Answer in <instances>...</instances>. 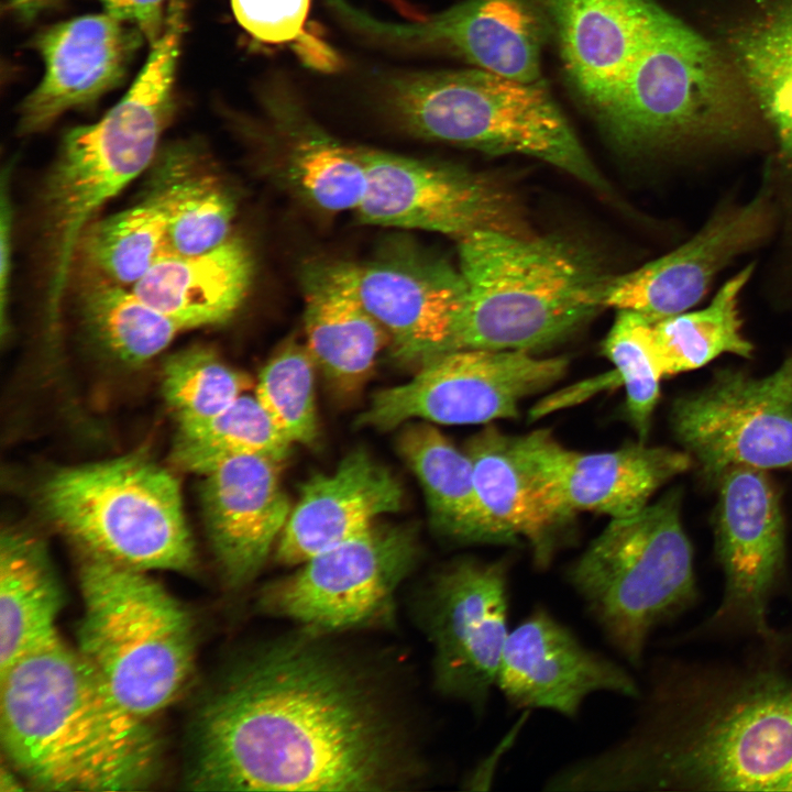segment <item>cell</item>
I'll use <instances>...</instances> for the list:
<instances>
[{
  "label": "cell",
  "instance_id": "obj_9",
  "mask_svg": "<svg viewBox=\"0 0 792 792\" xmlns=\"http://www.w3.org/2000/svg\"><path fill=\"white\" fill-rule=\"evenodd\" d=\"M40 502L81 554L141 571L196 568L178 481L141 453L59 468Z\"/></svg>",
  "mask_w": 792,
  "mask_h": 792
},
{
  "label": "cell",
  "instance_id": "obj_1",
  "mask_svg": "<svg viewBox=\"0 0 792 792\" xmlns=\"http://www.w3.org/2000/svg\"><path fill=\"white\" fill-rule=\"evenodd\" d=\"M330 637L298 627L230 666L194 716L187 789L397 792L428 781L387 681Z\"/></svg>",
  "mask_w": 792,
  "mask_h": 792
},
{
  "label": "cell",
  "instance_id": "obj_3",
  "mask_svg": "<svg viewBox=\"0 0 792 792\" xmlns=\"http://www.w3.org/2000/svg\"><path fill=\"white\" fill-rule=\"evenodd\" d=\"M147 719L124 707L98 670L62 639L0 672L2 755L38 790L148 788L164 748Z\"/></svg>",
  "mask_w": 792,
  "mask_h": 792
},
{
  "label": "cell",
  "instance_id": "obj_11",
  "mask_svg": "<svg viewBox=\"0 0 792 792\" xmlns=\"http://www.w3.org/2000/svg\"><path fill=\"white\" fill-rule=\"evenodd\" d=\"M419 559L413 529L373 525L265 584L256 607L321 635L389 629L396 625L398 588Z\"/></svg>",
  "mask_w": 792,
  "mask_h": 792
},
{
  "label": "cell",
  "instance_id": "obj_26",
  "mask_svg": "<svg viewBox=\"0 0 792 792\" xmlns=\"http://www.w3.org/2000/svg\"><path fill=\"white\" fill-rule=\"evenodd\" d=\"M479 497L513 546L526 541L537 569H547L565 546L573 520L544 484L518 436L493 425L464 448Z\"/></svg>",
  "mask_w": 792,
  "mask_h": 792
},
{
  "label": "cell",
  "instance_id": "obj_23",
  "mask_svg": "<svg viewBox=\"0 0 792 792\" xmlns=\"http://www.w3.org/2000/svg\"><path fill=\"white\" fill-rule=\"evenodd\" d=\"M280 463L264 455L238 457L202 475L206 530L229 590L252 583L288 520L292 509L279 483Z\"/></svg>",
  "mask_w": 792,
  "mask_h": 792
},
{
  "label": "cell",
  "instance_id": "obj_31",
  "mask_svg": "<svg viewBox=\"0 0 792 792\" xmlns=\"http://www.w3.org/2000/svg\"><path fill=\"white\" fill-rule=\"evenodd\" d=\"M145 196L163 210L173 253L197 254L231 237L233 196L194 142H177L153 161Z\"/></svg>",
  "mask_w": 792,
  "mask_h": 792
},
{
  "label": "cell",
  "instance_id": "obj_21",
  "mask_svg": "<svg viewBox=\"0 0 792 792\" xmlns=\"http://www.w3.org/2000/svg\"><path fill=\"white\" fill-rule=\"evenodd\" d=\"M772 222L766 186L749 202L714 215L688 242L642 266L610 275L603 307L628 309L651 321L696 305L735 256L756 246Z\"/></svg>",
  "mask_w": 792,
  "mask_h": 792
},
{
  "label": "cell",
  "instance_id": "obj_4",
  "mask_svg": "<svg viewBox=\"0 0 792 792\" xmlns=\"http://www.w3.org/2000/svg\"><path fill=\"white\" fill-rule=\"evenodd\" d=\"M184 25L170 21L125 95L100 120L68 130L41 197L44 322L56 338L81 238L97 211L150 167L174 113Z\"/></svg>",
  "mask_w": 792,
  "mask_h": 792
},
{
  "label": "cell",
  "instance_id": "obj_27",
  "mask_svg": "<svg viewBox=\"0 0 792 792\" xmlns=\"http://www.w3.org/2000/svg\"><path fill=\"white\" fill-rule=\"evenodd\" d=\"M300 284L306 345L332 384L351 392L370 374L389 336L363 305L353 263L309 262Z\"/></svg>",
  "mask_w": 792,
  "mask_h": 792
},
{
  "label": "cell",
  "instance_id": "obj_13",
  "mask_svg": "<svg viewBox=\"0 0 792 792\" xmlns=\"http://www.w3.org/2000/svg\"><path fill=\"white\" fill-rule=\"evenodd\" d=\"M508 557H462L433 572L417 591V624L432 649L433 689L476 715L485 713L496 686L509 635Z\"/></svg>",
  "mask_w": 792,
  "mask_h": 792
},
{
  "label": "cell",
  "instance_id": "obj_20",
  "mask_svg": "<svg viewBox=\"0 0 792 792\" xmlns=\"http://www.w3.org/2000/svg\"><path fill=\"white\" fill-rule=\"evenodd\" d=\"M144 41L138 28L106 12L40 32L33 46L42 57L44 75L20 103L19 133L42 132L67 111L89 107L120 86Z\"/></svg>",
  "mask_w": 792,
  "mask_h": 792
},
{
  "label": "cell",
  "instance_id": "obj_41",
  "mask_svg": "<svg viewBox=\"0 0 792 792\" xmlns=\"http://www.w3.org/2000/svg\"><path fill=\"white\" fill-rule=\"evenodd\" d=\"M310 0H231L238 23L253 37L267 44H295L309 65L333 69L334 52L305 31Z\"/></svg>",
  "mask_w": 792,
  "mask_h": 792
},
{
  "label": "cell",
  "instance_id": "obj_5",
  "mask_svg": "<svg viewBox=\"0 0 792 792\" xmlns=\"http://www.w3.org/2000/svg\"><path fill=\"white\" fill-rule=\"evenodd\" d=\"M458 242L466 298L440 354L470 349L535 353L572 334L603 308L612 274L572 238L476 231Z\"/></svg>",
  "mask_w": 792,
  "mask_h": 792
},
{
  "label": "cell",
  "instance_id": "obj_7",
  "mask_svg": "<svg viewBox=\"0 0 792 792\" xmlns=\"http://www.w3.org/2000/svg\"><path fill=\"white\" fill-rule=\"evenodd\" d=\"M564 578L607 642L632 668H644L651 634L700 596L680 491L612 518Z\"/></svg>",
  "mask_w": 792,
  "mask_h": 792
},
{
  "label": "cell",
  "instance_id": "obj_35",
  "mask_svg": "<svg viewBox=\"0 0 792 792\" xmlns=\"http://www.w3.org/2000/svg\"><path fill=\"white\" fill-rule=\"evenodd\" d=\"M290 446L256 397L243 394L209 419L178 426L173 459L185 470L204 475L238 457L264 455L283 462Z\"/></svg>",
  "mask_w": 792,
  "mask_h": 792
},
{
  "label": "cell",
  "instance_id": "obj_17",
  "mask_svg": "<svg viewBox=\"0 0 792 792\" xmlns=\"http://www.w3.org/2000/svg\"><path fill=\"white\" fill-rule=\"evenodd\" d=\"M342 23L372 42L446 53L522 82H542L546 23L528 0H463L420 20L376 19L348 0H327Z\"/></svg>",
  "mask_w": 792,
  "mask_h": 792
},
{
  "label": "cell",
  "instance_id": "obj_40",
  "mask_svg": "<svg viewBox=\"0 0 792 792\" xmlns=\"http://www.w3.org/2000/svg\"><path fill=\"white\" fill-rule=\"evenodd\" d=\"M315 365L307 345L290 340L268 360L256 384V399L292 444L317 438Z\"/></svg>",
  "mask_w": 792,
  "mask_h": 792
},
{
  "label": "cell",
  "instance_id": "obj_15",
  "mask_svg": "<svg viewBox=\"0 0 792 792\" xmlns=\"http://www.w3.org/2000/svg\"><path fill=\"white\" fill-rule=\"evenodd\" d=\"M568 364L564 356L516 350L446 352L422 363L409 381L377 392L356 425L389 430L414 419L443 425L514 419L520 403L559 382Z\"/></svg>",
  "mask_w": 792,
  "mask_h": 792
},
{
  "label": "cell",
  "instance_id": "obj_25",
  "mask_svg": "<svg viewBox=\"0 0 792 792\" xmlns=\"http://www.w3.org/2000/svg\"><path fill=\"white\" fill-rule=\"evenodd\" d=\"M404 491L388 469L366 450L355 449L331 473L316 474L276 543L275 560L300 565L314 556L354 538L377 517L402 508Z\"/></svg>",
  "mask_w": 792,
  "mask_h": 792
},
{
  "label": "cell",
  "instance_id": "obj_33",
  "mask_svg": "<svg viewBox=\"0 0 792 792\" xmlns=\"http://www.w3.org/2000/svg\"><path fill=\"white\" fill-rule=\"evenodd\" d=\"M752 271L750 264L730 277L705 308L652 321L651 342L663 377L698 369L724 353L751 356L738 305Z\"/></svg>",
  "mask_w": 792,
  "mask_h": 792
},
{
  "label": "cell",
  "instance_id": "obj_34",
  "mask_svg": "<svg viewBox=\"0 0 792 792\" xmlns=\"http://www.w3.org/2000/svg\"><path fill=\"white\" fill-rule=\"evenodd\" d=\"M78 300L82 321L92 339L113 358L128 364H142L155 358L186 331L131 287L88 268Z\"/></svg>",
  "mask_w": 792,
  "mask_h": 792
},
{
  "label": "cell",
  "instance_id": "obj_18",
  "mask_svg": "<svg viewBox=\"0 0 792 792\" xmlns=\"http://www.w3.org/2000/svg\"><path fill=\"white\" fill-rule=\"evenodd\" d=\"M358 294L389 336L394 356L419 366L440 354L465 304L458 267L406 239L354 264Z\"/></svg>",
  "mask_w": 792,
  "mask_h": 792
},
{
  "label": "cell",
  "instance_id": "obj_6",
  "mask_svg": "<svg viewBox=\"0 0 792 792\" xmlns=\"http://www.w3.org/2000/svg\"><path fill=\"white\" fill-rule=\"evenodd\" d=\"M381 97L414 135L491 155L531 156L603 195L610 191L542 82L476 67L405 72L385 78Z\"/></svg>",
  "mask_w": 792,
  "mask_h": 792
},
{
  "label": "cell",
  "instance_id": "obj_44",
  "mask_svg": "<svg viewBox=\"0 0 792 792\" xmlns=\"http://www.w3.org/2000/svg\"><path fill=\"white\" fill-rule=\"evenodd\" d=\"M56 0H8L10 8L25 20H32Z\"/></svg>",
  "mask_w": 792,
  "mask_h": 792
},
{
  "label": "cell",
  "instance_id": "obj_38",
  "mask_svg": "<svg viewBox=\"0 0 792 792\" xmlns=\"http://www.w3.org/2000/svg\"><path fill=\"white\" fill-rule=\"evenodd\" d=\"M249 378L207 346L195 345L168 355L162 389L178 426L209 419L244 394Z\"/></svg>",
  "mask_w": 792,
  "mask_h": 792
},
{
  "label": "cell",
  "instance_id": "obj_39",
  "mask_svg": "<svg viewBox=\"0 0 792 792\" xmlns=\"http://www.w3.org/2000/svg\"><path fill=\"white\" fill-rule=\"evenodd\" d=\"M651 324L639 312L619 309L602 343V352L613 363L618 384L626 392V417L645 442L663 378L651 342Z\"/></svg>",
  "mask_w": 792,
  "mask_h": 792
},
{
  "label": "cell",
  "instance_id": "obj_29",
  "mask_svg": "<svg viewBox=\"0 0 792 792\" xmlns=\"http://www.w3.org/2000/svg\"><path fill=\"white\" fill-rule=\"evenodd\" d=\"M253 257L246 243L230 237L197 254H169L131 288L186 331L228 321L249 290Z\"/></svg>",
  "mask_w": 792,
  "mask_h": 792
},
{
  "label": "cell",
  "instance_id": "obj_16",
  "mask_svg": "<svg viewBox=\"0 0 792 792\" xmlns=\"http://www.w3.org/2000/svg\"><path fill=\"white\" fill-rule=\"evenodd\" d=\"M366 190L361 223L432 231L458 241L476 231L532 234L517 196L493 176L457 165L359 147Z\"/></svg>",
  "mask_w": 792,
  "mask_h": 792
},
{
  "label": "cell",
  "instance_id": "obj_37",
  "mask_svg": "<svg viewBox=\"0 0 792 792\" xmlns=\"http://www.w3.org/2000/svg\"><path fill=\"white\" fill-rule=\"evenodd\" d=\"M740 69L792 161V0H781L736 43Z\"/></svg>",
  "mask_w": 792,
  "mask_h": 792
},
{
  "label": "cell",
  "instance_id": "obj_19",
  "mask_svg": "<svg viewBox=\"0 0 792 792\" xmlns=\"http://www.w3.org/2000/svg\"><path fill=\"white\" fill-rule=\"evenodd\" d=\"M496 688L516 710H549L566 718H575L596 692L632 700L641 694L626 668L586 647L543 605L510 629Z\"/></svg>",
  "mask_w": 792,
  "mask_h": 792
},
{
  "label": "cell",
  "instance_id": "obj_8",
  "mask_svg": "<svg viewBox=\"0 0 792 792\" xmlns=\"http://www.w3.org/2000/svg\"><path fill=\"white\" fill-rule=\"evenodd\" d=\"M79 587L77 649L132 713L148 718L167 707L194 670L189 610L146 571L87 554Z\"/></svg>",
  "mask_w": 792,
  "mask_h": 792
},
{
  "label": "cell",
  "instance_id": "obj_14",
  "mask_svg": "<svg viewBox=\"0 0 792 792\" xmlns=\"http://www.w3.org/2000/svg\"><path fill=\"white\" fill-rule=\"evenodd\" d=\"M669 420L706 484L734 466L792 472V354L762 377L716 371L674 399Z\"/></svg>",
  "mask_w": 792,
  "mask_h": 792
},
{
  "label": "cell",
  "instance_id": "obj_36",
  "mask_svg": "<svg viewBox=\"0 0 792 792\" xmlns=\"http://www.w3.org/2000/svg\"><path fill=\"white\" fill-rule=\"evenodd\" d=\"M79 249L88 270L132 287L166 255L173 254L166 217L150 197L86 229Z\"/></svg>",
  "mask_w": 792,
  "mask_h": 792
},
{
  "label": "cell",
  "instance_id": "obj_22",
  "mask_svg": "<svg viewBox=\"0 0 792 792\" xmlns=\"http://www.w3.org/2000/svg\"><path fill=\"white\" fill-rule=\"evenodd\" d=\"M556 499L571 515L596 512L610 518L644 509L663 484L684 473L692 458L684 450L645 441L605 452L570 450L546 429L518 436Z\"/></svg>",
  "mask_w": 792,
  "mask_h": 792
},
{
  "label": "cell",
  "instance_id": "obj_42",
  "mask_svg": "<svg viewBox=\"0 0 792 792\" xmlns=\"http://www.w3.org/2000/svg\"><path fill=\"white\" fill-rule=\"evenodd\" d=\"M12 165L3 167L0 199V330L4 338L10 331L9 302L12 272L13 204L11 200Z\"/></svg>",
  "mask_w": 792,
  "mask_h": 792
},
{
  "label": "cell",
  "instance_id": "obj_12",
  "mask_svg": "<svg viewBox=\"0 0 792 792\" xmlns=\"http://www.w3.org/2000/svg\"><path fill=\"white\" fill-rule=\"evenodd\" d=\"M715 557L724 592L715 610L686 640L750 638L768 647L792 645L772 627L769 610L785 576V526L779 493L765 470L734 466L716 482Z\"/></svg>",
  "mask_w": 792,
  "mask_h": 792
},
{
  "label": "cell",
  "instance_id": "obj_30",
  "mask_svg": "<svg viewBox=\"0 0 792 792\" xmlns=\"http://www.w3.org/2000/svg\"><path fill=\"white\" fill-rule=\"evenodd\" d=\"M397 448L422 487L430 524L440 537L465 546H513L484 508L464 449L430 424L407 427Z\"/></svg>",
  "mask_w": 792,
  "mask_h": 792
},
{
  "label": "cell",
  "instance_id": "obj_28",
  "mask_svg": "<svg viewBox=\"0 0 792 792\" xmlns=\"http://www.w3.org/2000/svg\"><path fill=\"white\" fill-rule=\"evenodd\" d=\"M264 101L285 182L318 210L354 211L366 190L359 147L337 140L282 89L272 90Z\"/></svg>",
  "mask_w": 792,
  "mask_h": 792
},
{
  "label": "cell",
  "instance_id": "obj_24",
  "mask_svg": "<svg viewBox=\"0 0 792 792\" xmlns=\"http://www.w3.org/2000/svg\"><path fill=\"white\" fill-rule=\"evenodd\" d=\"M554 36L565 77L600 122L660 7L652 0H528Z\"/></svg>",
  "mask_w": 792,
  "mask_h": 792
},
{
  "label": "cell",
  "instance_id": "obj_32",
  "mask_svg": "<svg viewBox=\"0 0 792 792\" xmlns=\"http://www.w3.org/2000/svg\"><path fill=\"white\" fill-rule=\"evenodd\" d=\"M64 592L43 542L7 528L0 538V672L59 639Z\"/></svg>",
  "mask_w": 792,
  "mask_h": 792
},
{
  "label": "cell",
  "instance_id": "obj_2",
  "mask_svg": "<svg viewBox=\"0 0 792 792\" xmlns=\"http://www.w3.org/2000/svg\"><path fill=\"white\" fill-rule=\"evenodd\" d=\"M792 646L740 662L659 658L631 727L546 791H792Z\"/></svg>",
  "mask_w": 792,
  "mask_h": 792
},
{
  "label": "cell",
  "instance_id": "obj_45",
  "mask_svg": "<svg viewBox=\"0 0 792 792\" xmlns=\"http://www.w3.org/2000/svg\"><path fill=\"white\" fill-rule=\"evenodd\" d=\"M18 777L20 776L11 767L9 769L6 768L4 765H2L0 772V791L11 792L22 790Z\"/></svg>",
  "mask_w": 792,
  "mask_h": 792
},
{
  "label": "cell",
  "instance_id": "obj_10",
  "mask_svg": "<svg viewBox=\"0 0 792 792\" xmlns=\"http://www.w3.org/2000/svg\"><path fill=\"white\" fill-rule=\"evenodd\" d=\"M741 120L737 88L722 55L661 9L598 123L618 147L645 153L729 138Z\"/></svg>",
  "mask_w": 792,
  "mask_h": 792
},
{
  "label": "cell",
  "instance_id": "obj_43",
  "mask_svg": "<svg viewBox=\"0 0 792 792\" xmlns=\"http://www.w3.org/2000/svg\"><path fill=\"white\" fill-rule=\"evenodd\" d=\"M107 14L138 28L153 46L166 26V0H98Z\"/></svg>",
  "mask_w": 792,
  "mask_h": 792
}]
</instances>
